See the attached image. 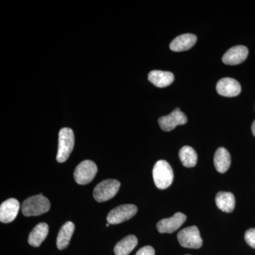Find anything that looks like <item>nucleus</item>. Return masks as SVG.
<instances>
[{
	"instance_id": "423d86ee",
	"label": "nucleus",
	"mask_w": 255,
	"mask_h": 255,
	"mask_svg": "<svg viewBox=\"0 0 255 255\" xmlns=\"http://www.w3.org/2000/svg\"><path fill=\"white\" fill-rule=\"evenodd\" d=\"M97 173V164L92 160H85L77 166L74 172L75 182L85 185L93 180Z\"/></svg>"
},
{
	"instance_id": "9d476101",
	"label": "nucleus",
	"mask_w": 255,
	"mask_h": 255,
	"mask_svg": "<svg viewBox=\"0 0 255 255\" xmlns=\"http://www.w3.org/2000/svg\"><path fill=\"white\" fill-rule=\"evenodd\" d=\"M19 209L20 204L16 199L11 198L4 201L0 206V221L4 223L12 222L17 216Z\"/></svg>"
},
{
	"instance_id": "6e6552de",
	"label": "nucleus",
	"mask_w": 255,
	"mask_h": 255,
	"mask_svg": "<svg viewBox=\"0 0 255 255\" xmlns=\"http://www.w3.org/2000/svg\"><path fill=\"white\" fill-rule=\"evenodd\" d=\"M187 117L179 108L174 110L169 115L160 117L158 123L161 129L164 131H171L177 126L184 125L187 124Z\"/></svg>"
},
{
	"instance_id": "b1692460",
	"label": "nucleus",
	"mask_w": 255,
	"mask_h": 255,
	"mask_svg": "<svg viewBox=\"0 0 255 255\" xmlns=\"http://www.w3.org/2000/svg\"><path fill=\"white\" fill-rule=\"evenodd\" d=\"M110 223H107V225H106V226H107V227H109V226H110Z\"/></svg>"
},
{
	"instance_id": "9b49d317",
	"label": "nucleus",
	"mask_w": 255,
	"mask_h": 255,
	"mask_svg": "<svg viewBox=\"0 0 255 255\" xmlns=\"http://www.w3.org/2000/svg\"><path fill=\"white\" fill-rule=\"evenodd\" d=\"M216 90L220 95L223 97H233L241 93V86L235 79L225 78L218 82Z\"/></svg>"
},
{
	"instance_id": "1a4fd4ad",
	"label": "nucleus",
	"mask_w": 255,
	"mask_h": 255,
	"mask_svg": "<svg viewBox=\"0 0 255 255\" xmlns=\"http://www.w3.org/2000/svg\"><path fill=\"white\" fill-rule=\"evenodd\" d=\"M187 216L182 213H176L168 219L159 221L157 224V231L160 233H172L179 229L185 223Z\"/></svg>"
},
{
	"instance_id": "f257e3e1",
	"label": "nucleus",
	"mask_w": 255,
	"mask_h": 255,
	"mask_svg": "<svg viewBox=\"0 0 255 255\" xmlns=\"http://www.w3.org/2000/svg\"><path fill=\"white\" fill-rule=\"evenodd\" d=\"M50 208L49 200L43 194H38L30 196L23 201L21 211L25 216H36L48 212Z\"/></svg>"
},
{
	"instance_id": "6ab92c4d",
	"label": "nucleus",
	"mask_w": 255,
	"mask_h": 255,
	"mask_svg": "<svg viewBox=\"0 0 255 255\" xmlns=\"http://www.w3.org/2000/svg\"><path fill=\"white\" fill-rule=\"evenodd\" d=\"M137 239L135 236L130 235L117 243L114 248L116 255H128L137 246Z\"/></svg>"
},
{
	"instance_id": "412c9836",
	"label": "nucleus",
	"mask_w": 255,
	"mask_h": 255,
	"mask_svg": "<svg viewBox=\"0 0 255 255\" xmlns=\"http://www.w3.org/2000/svg\"><path fill=\"white\" fill-rule=\"evenodd\" d=\"M245 239L250 246L255 249V228H251L246 231Z\"/></svg>"
},
{
	"instance_id": "7ed1b4c3",
	"label": "nucleus",
	"mask_w": 255,
	"mask_h": 255,
	"mask_svg": "<svg viewBox=\"0 0 255 255\" xmlns=\"http://www.w3.org/2000/svg\"><path fill=\"white\" fill-rule=\"evenodd\" d=\"M75 145V135L73 130L69 128H63L58 136V150L56 159L60 163L65 162L73 152Z\"/></svg>"
},
{
	"instance_id": "4be33fe9",
	"label": "nucleus",
	"mask_w": 255,
	"mask_h": 255,
	"mask_svg": "<svg viewBox=\"0 0 255 255\" xmlns=\"http://www.w3.org/2000/svg\"><path fill=\"white\" fill-rule=\"evenodd\" d=\"M155 250L152 247L145 246L139 250L135 255H155Z\"/></svg>"
},
{
	"instance_id": "4468645a",
	"label": "nucleus",
	"mask_w": 255,
	"mask_h": 255,
	"mask_svg": "<svg viewBox=\"0 0 255 255\" xmlns=\"http://www.w3.org/2000/svg\"><path fill=\"white\" fill-rule=\"evenodd\" d=\"M148 80L155 86L163 88L169 86L174 82V76L170 72L152 70L149 73Z\"/></svg>"
},
{
	"instance_id": "aec40b11",
	"label": "nucleus",
	"mask_w": 255,
	"mask_h": 255,
	"mask_svg": "<svg viewBox=\"0 0 255 255\" xmlns=\"http://www.w3.org/2000/svg\"><path fill=\"white\" fill-rule=\"evenodd\" d=\"M179 158L183 165L186 167H195L197 163V154L190 146H184L179 152Z\"/></svg>"
},
{
	"instance_id": "2eb2a0df",
	"label": "nucleus",
	"mask_w": 255,
	"mask_h": 255,
	"mask_svg": "<svg viewBox=\"0 0 255 255\" xmlns=\"http://www.w3.org/2000/svg\"><path fill=\"white\" fill-rule=\"evenodd\" d=\"M49 232V227L46 223H40L32 230L28 236L30 246L38 248L45 241Z\"/></svg>"
},
{
	"instance_id": "ddd939ff",
	"label": "nucleus",
	"mask_w": 255,
	"mask_h": 255,
	"mask_svg": "<svg viewBox=\"0 0 255 255\" xmlns=\"http://www.w3.org/2000/svg\"><path fill=\"white\" fill-rule=\"evenodd\" d=\"M197 38L195 35L186 33L177 36L171 42L169 48L174 52L185 51L192 48L196 44Z\"/></svg>"
},
{
	"instance_id": "0eeeda50",
	"label": "nucleus",
	"mask_w": 255,
	"mask_h": 255,
	"mask_svg": "<svg viewBox=\"0 0 255 255\" xmlns=\"http://www.w3.org/2000/svg\"><path fill=\"white\" fill-rule=\"evenodd\" d=\"M137 208L133 204H124L114 208L107 216V222L117 225L128 221L136 214Z\"/></svg>"
},
{
	"instance_id": "20e7f679",
	"label": "nucleus",
	"mask_w": 255,
	"mask_h": 255,
	"mask_svg": "<svg viewBox=\"0 0 255 255\" xmlns=\"http://www.w3.org/2000/svg\"><path fill=\"white\" fill-rule=\"evenodd\" d=\"M121 183L116 179H107L97 184L94 189L93 195L98 202H105L117 195Z\"/></svg>"
},
{
	"instance_id": "a211bd4d",
	"label": "nucleus",
	"mask_w": 255,
	"mask_h": 255,
	"mask_svg": "<svg viewBox=\"0 0 255 255\" xmlns=\"http://www.w3.org/2000/svg\"><path fill=\"white\" fill-rule=\"evenodd\" d=\"M214 161L216 170L220 173H225L231 166V155L224 147H219L215 153Z\"/></svg>"
},
{
	"instance_id": "dca6fc26",
	"label": "nucleus",
	"mask_w": 255,
	"mask_h": 255,
	"mask_svg": "<svg viewBox=\"0 0 255 255\" xmlns=\"http://www.w3.org/2000/svg\"><path fill=\"white\" fill-rule=\"evenodd\" d=\"M74 231H75V225L71 221H68L62 226L57 238L56 244L58 250L62 251L68 248Z\"/></svg>"
},
{
	"instance_id": "f03ea898",
	"label": "nucleus",
	"mask_w": 255,
	"mask_h": 255,
	"mask_svg": "<svg viewBox=\"0 0 255 255\" xmlns=\"http://www.w3.org/2000/svg\"><path fill=\"white\" fill-rule=\"evenodd\" d=\"M152 177L156 187L159 189H165L173 182V170L167 161L159 160L152 169Z\"/></svg>"
},
{
	"instance_id": "f3484780",
	"label": "nucleus",
	"mask_w": 255,
	"mask_h": 255,
	"mask_svg": "<svg viewBox=\"0 0 255 255\" xmlns=\"http://www.w3.org/2000/svg\"><path fill=\"white\" fill-rule=\"evenodd\" d=\"M216 204L223 212L231 213L236 206V198L233 193L220 191L216 196Z\"/></svg>"
},
{
	"instance_id": "39448f33",
	"label": "nucleus",
	"mask_w": 255,
	"mask_h": 255,
	"mask_svg": "<svg viewBox=\"0 0 255 255\" xmlns=\"http://www.w3.org/2000/svg\"><path fill=\"white\" fill-rule=\"evenodd\" d=\"M177 239L179 244L186 248L199 249L203 245L199 228L196 226H191L182 230L178 233Z\"/></svg>"
},
{
	"instance_id": "5701e85b",
	"label": "nucleus",
	"mask_w": 255,
	"mask_h": 255,
	"mask_svg": "<svg viewBox=\"0 0 255 255\" xmlns=\"http://www.w3.org/2000/svg\"><path fill=\"white\" fill-rule=\"evenodd\" d=\"M252 131H253V135L255 137V120L253 122V125H252Z\"/></svg>"
},
{
	"instance_id": "f8f14e48",
	"label": "nucleus",
	"mask_w": 255,
	"mask_h": 255,
	"mask_svg": "<svg viewBox=\"0 0 255 255\" xmlns=\"http://www.w3.org/2000/svg\"><path fill=\"white\" fill-rule=\"evenodd\" d=\"M248 48L244 46H236L230 48L223 56V63L228 65H239L248 58Z\"/></svg>"
}]
</instances>
